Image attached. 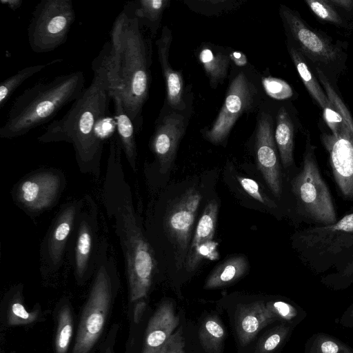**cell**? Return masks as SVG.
<instances>
[{"mask_svg":"<svg viewBox=\"0 0 353 353\" xmlns=\"http://www.w3.org/2000/svg\"><path fill=\"white\" fill-rule=\"evenodd\" d=\"M61 61V59H57L46 63L26 67L2 81L0 85V108L5 105L14 91L28 79L46 68Z\"/></svg>","mask_w":353,"mask_h":353,"instance_id":"cell-25","label":"cell"},{"mask_svg":"<svg viewBox=\"0 0 353 353\" xmlns=\"http://www.w3.org/2000/svg\"><path fill=\"white\" fill-rule=\"evenodd\" d=\"M74 19L72 1H41L34 8L28 26V40L32 50L48 52L63 44Z\"/></svg>","mask_w":353,"mask_h":353,"instance_id":"cell-6","label":"cell"},{"mask_svg":"<svg viewBox=\"0 0 353 353\" xmlns=\"http://www.w3.org/2000/svg\"><path fill=\"white\" fill-rule=\"evenodd\" d=\"M108 245L103 235L90 291L80 318L72 353H89L104 328L119 281L117 263L108 252Z\"/></svg>","mask_w":353,"mask_h":353,"instance_id":"cell-5","label":"cell"},{"mask_svg":"<svg viewBox=\"0 0 353 353\" xmlns=\"http://www.w3.org/2000/svg\"><path fill=\"white\" fill-rule=\"evenodd\" d=\"M274 139L285 168L293 163L294 126L285 108L281 107L277 114Z\"/></svg>","mask_w":353,"mask_h":353,"instance_id":"cell-23","label":"cell"},{"mask_svg":"<svg viewBox=\"0 0 353 353\" xmlns=\"http://www.w3.org/2000/svg\"><path fill=\"white\" fill-rule=\"evenodd\" d=\"M21 285L14 290L12 299L8 312V322L10 325H23L33 323L37 319V311H26L21 300Z\"/></svg>","mask_w":353,"mask_h":353,"instance_id":"cell-30","label":"cell"},{"mask_svg":"<svg viewBox=\"0 0 353 353\" xmlns=\"http://www.w3.org/2000/svg\"><path fill=\"white\" fill-rule=\"evenodd\" d=\"M122 151L118 136L113 137L101 197L122 250L130 299L135 301L147 296L158 261L134 205L131 188L124 174Z\"/></svg>","mask_w":353,"mask_h":353,"instance_id":"cell-1","label":"cell"},{"mask_svg":"<svg viewBox=\"0 0 353 353\" xmlns=\"http://www.w3.org/2000/svg\"><path fill=\"white\" fill-rule=\"evenodd\" d=\"M146 303L143 301H139L134 307V321L138 323L140 321L141 316L145 310Z\"/></svg>","mask_w":353,"mask_h":353,"instance_id":"cell-40","label":"cell"},{"mask_svg":"<svg viewBox=\"0 0 353 353\" xmlns=\"http://www.w3.org/2000/svg\"><path fill=\"white\" fill-rule=\"evenodd\" d=\"M230 58L237 66H245L248 63V59L245 54L241 52H232L230 55Z\"/></svg>","mask_w":353,"mask_h":353,"instance_id":"cell-39","label":"cell"},{"mask_svg":"<svg viewBox=\"0 0 353 353\" xmlns=\"http://www.w3.org/2000/svg\"><path fill=\"white\" fill-rule=\"evenodd\" d=\"M199 59L212 84L217 83L225 77L230 63L228 57L203 48L199 52Z\"/></svg>","mask_w":353,"mask_h":353,"instance_id":"cell-27","label":"cell"},{"mask_svg":"<svg viewBox=\"0 0 353 353\" xmlns=\"http://www.w3.org/2000/svg\"><path fill=\"white\" fill-rule=\"evenodd\" d=\"M288 328L279 326L259 341L255 353H270L274 350L285 337Z\"/></svg>","mask_w":353,"mask_h":353,"instance_id":"cell-34","label":"cell"},{"mask_svg":"<svg viewBox=\"0 0 353 353\" xmlns=\"http://www.w3.org/2000/svg\"><path fill=\"white\" fill-rule=\"evenodd\" d=\"M90 84L59 119L38 138L41 143L64 141L72 145L80 172L98 179L104 144L105 121L110 117L112 89L107 70L97 59L92 62Z\"/></svg>","mask_w":353,"mask_h":353,"instance_id":"cell-2","label":"cell"},{"mask_svg":"<svg viewBox=\"0 0 353 353\" xmlns=\"http://www.w3.org/2000/svg\"><path fill=\"white\" fill-rule=\"evenodd\" d=\"M83 204V196L68 201L53 218L39 249L40 272L43 276L57 273L62 267Z\"/></svg>","mask_w":353,"mask_h":353,"instance_id":"cell-9","label":"cell"},{"mask_svg":"<svg viewBox=\"0 0 353 353\" xmlns=\"http://www.w3.org/2000/svg\"><path fill=\"white\" fill-rule=\"evenodd\" d=\"M323 141L330 153L333 173L342 193L353 196V132L343 123L334 134H323Z\"/></svg>","mask_w":353,"mask_h":353,"instance_id":"cell-14","label":"cell"},{"mask_svg":"<svg viewBox=\"0 0 353 353\" xmlns=\"http://www.w3.org/2000/svg\"><path fill=\"white\" fill-rule=\"evenodd\" d=\"M184 131V117L176 112L165 116L157 125L150 146L160 174H165L170 170Z\"/></svg>","mask_w":353,"mask_h":353,"instance_id":"cell-16","label":"cell"},{"mask_svg":"<svg viewBox=\"0 0 353 353\" xmlns=\"http://www.w3.org/2000/svg\"><path fill=\"white\" fill-rule=\"evenodd\" d=\"M123 12L122 51L112 94L117 92L120 95L137 132L141 127V113L149 92L150 48L142 25L134 14L131 2L124 6Z\"/></svg>","mask_w":353,"mask_h":353,"instance_id":"cell-4","label":"cell"},{"mask_svg":"<svg viewBox=\"0 0 353 353\" xmlns=\"http://www.w3.org/2000/svg\"><path fill=\"white\" fill-rule=\"evenodd\" d=\"M185 341L182 329L172 334L159 353H185Z\"/></svg>","mask_w":353,"mask_h":353,"instance_id":"cell-35","label":"cell"},{"mask_svg":"<svg viewBox=\"0 0 353 353\" xmlns=\"http://www.w3.org/2000/svg\"><path fill=\"white\" fill-rule=\"evenodd\" d=\"M201 199L200 193L190 188L170 202L163 218V228L174 250L178 270L185 264L190 247L195 214Z\"/></svg>","mask_w":353,"mask_h":353,"instance_id":"cell-11","label":"cell"},{"mask_svg":"<svg viewBox=\"0 0 353 353\" xmlns=\"http://www.w3.org/2000/svg\"><path fill=\"white\" fill-rule=\"evenodd\" d=\"M172 39L170 30L165 26L161 37L156 41L157 53L165 81L168 102L172 108L183 110L185 108L182 99L183 78L181 72L173 70L168 61Z\"/></svg>","mask_w":353,"mask_h":353,"instance_id":"cell-19","label":"cell"},{"mask_svg":"<svg viewBox=\"0 0 353 353\" xmlns=\"http://www.w3.org/2000/svg\"><path fill=\"white\" fill-rule=\"evenodd\" d=\"M236 314V330L242 345L248 344L261 330L277 319L262 301L243 305Z\"/></svg>","mask_w":353,"mask_h":353,"instance_id":"cell-18","label":"cell"},{"mask_svg":"<svg viewBox=\"0 0 353 353\" xmlns=\"http://www.w3.org/2000/svg\"><path fill=\"white\" fill-rule=\"evenodd\" d=\"M112 100L114 103V119L117 136L128 163L131 169L136 172L137 149L134 123L123 107L120 95L117 92L112 93Z\"/></svg>","mask_w":353,"mask_h":353,"instance_id":"cell-21","label":"cell"},{"mask_svg":"<svg viewBox=\"0 0 353 353\" xmlns=\"http://www.w3.org/2000/svg\"><path fill=\"white\" fill-rule=\"evenodd\" d=\"M316 72L333 109L340 114L348 130L353 132V119L348 109L336 94L323 72L318 67L316 68Z\"/></svg>","mask_w":353,"mask_h":353,"instance_id":"cell-31","label":"cell"},{"mask_svg":"<svg viewBox=\"0 0 353 353\" xmlns=\"http://www.w3.org/2000/svg\"><path fill=\"white\" fill-rule=\"evenodd\" d=\"M83 199L67 255L75 279L81 283L94 273L101 243L98 205L90 194Z\"/></svg>","mask_w":353,"mask_h":353,"instance_id":"cell-8","label":"cell"},{"mask_svg":"<svg viewBox=\"0 0 353 353\" xmlns=\"http://www.w3.org/2000/svg\"><path fill=\"white\" fill-rule=\"evenodd\" d=\"M281 13L298 50L316 64H329L339 55L338 48L323 34L309 26L293 10L282 6Z\"/></svg>","mask_w":353,"mask_h":353,"instance_id":"cell-13","label":"cell"},{"mask_svg":"<svg viewBox=\"0 0 353 353\" xmlns=\"http://www.w3.org/2000/svg\"><path fill=\"white\" fill-rule=\"evenodd\" d=\"M323 113L325 121L332 131V134H336L343 123L341 117L331 108L324 109Z\"/></svg>","mask_w":353,"mask_h":353,"instance_id":"cell-37","label":"cell"},{"mask_svg":"<svg viewBox=\"0 0 353 353\" xmlns=\"http://www.w3.org/2000/svg\"><path fill=\"white\" fill-rule=\"evenodd\" d=\"M313 151L307 141L303 167L294 180L293 190L311 217L324 223H335L336 216L331 194L321 176Z\"/></svg>","mask_w":353,"mask_h":353,"instance_id":"cell-10","label":"cell"},{"mask_svg":"<svg viewBox=\"0 0 353 353\" xmlns=\"http://www.w3.org/2000/svg\"><path fill=\"white\" fill-rule=\"evenodd\" d=\"M266 305L276 317L280 316L285 319H290L294 315L293 308L285 303L281 301L270 302Z\"/></svg>","mask_w":353,"mask_h":353,"instance_id":"cell-38","label":"cell"},{"mask_svg":"<svg viewBox=\"0 0 353 353\" xmlns=\"http://www.w3.org/2000/svg\"><path fill=\"white\" fill-rule=\"evenodd\" d=\"M85 89L83 72L75 71L25 90L12 103L0 128V137L17 138L43 125L77 99Z\"/></svg>","mask_w":353,"mask_h":353,"instance_id":"cell-3","label":"cell"},{"mask_svg":"<svg viewBox=\"0 0 353 353\" xmlns=\"http://www.w3.org/2000/svg\"><path fill=\"white\" fill-rule=\"evenodd\" d=\"M73 332V319L71 310L68 305L60 309L55 337L56 353H66L69 347Z\"/></svg>","mask_w":353,"mask_h":353,"instance_id":"cell-29","label":"cell"},{"mask_svg":"<svg viewBox=\"0 0 353 353\" xmlns=\"http://www.w3.org/2000/svg\"><path fill=\"white\" fill-rule=\"evenodd\" d=\"M305 3L319 19L335 25H343V19L328 0H307Z\"/></svg>","mask_w":353,"mask_h":353,"instance_id":"cell-32","label":"cell"},{"mask_svg":"<svg viewBox=\"0 0 353 353\" xmlns=\"http://www.w3.org/2000/svg\"><path fill=\"white\" fill-rule=\"evenodd\" d=\"M169 2L167 0H140L131 4L134 14L141 25L146 23L152 27L159 21Z\"/></svg>","mask_w":353,"mask_h":353,"instance_id":"cell-28","label":"cell"},{"mask_svg":"<svg viewBox=\"0 0 353 353\" xmlns=\"http://www.w3.org/2000/svg\"><path fill=\"white\" fill-rule=\"evenodd\" d=\"M179 323L170 301L159 305L148 322L141 353H159Z\"/></svg>","mask_w":353,"mask_h":353,"instance_id":"cell-17","label":"cell"},{"mask_svg":"<svg viewBox=\"0 0 353 353\" xmlns=\"http://www.w3.org/2000/svg\"><path fill=\"white\" fill-rule=\"evenodd\" d=\"M248 267L247 259L243 255L228 259L211 272L205 281L204 288L214 289L228 285L241 277Z\"/></svg>","mask_w":353,"mask_h":353,"instance_id":"cell-22","label":"cell"},{"mask_svg":"<svg viewBox=\"0 0 353 353\" xmlns=\"http://www.w3.org/2000/svg\"><path fill=\"white\" fill-rule=\"evenodd\" d=\"M237 180L239 182L241 187L243 188V189L250 196H251L252 198H254V199L261 203H266L265 198L262 193L261 192L259 186L254 180L250 178L242 176H239L237 178Z\"/></svg>","mask_w":353,"mask_h":353,"instance_id":"cell-36","label":"cell"},{"mask_svg":"<svg viewBox=\"0 0 353 353\" xmlns=\"http://www.w3.org/2000/svg\"><path fill=\"white\" fill-rule=\"evenodd\" d=\"M262 84L266 94L274 99H287L293 94L291 86L282 79L268 77L263 79Z\"/></svg>","mask_w":353,"mask_h":353,"instance_id":"cell-33","label":"cell"},{"mask_svg":"<svg viewBox=\"0 0 353 353\" xmlns=\"http://www.w3.org/2000/svg\"><path fill=\"white\" fill-rule=\"evenodd\" d=\"M199 336L203 349L208 353H219L225 337V330L215 317L207 319L200 326Z\"/></svg>","mask_w":353,"mask_h":353,"instance_id":"cell-26","label":"cell"},{"mask_svg":"<svg viewBox=\"0 0 353 353\" xmlns=\"http://www.w3.org/2000/svg\"><path fill=\"white\" fill-rule=\"evenodd\" d=\"M217 215V202L216 200H212L205 206L192 239L184 264L188 271L192 272L197 268L201 260L200 250L205 245L212 243Z\"/></svg>","mask_w":353,"mask_h":353,"instance_id":"cell-20","label":"cell"},{"mask_svg":"<svg viewBox=\"0 0 353 353\" xmlns=\"http://www.w3.org/2000/svg\"><path fill=\"white\" fill-rule=\"evenodd\" d=\"M334 6L343 8L345 10H351L353 8V1L352 0H328Z\"/></svg>","mask_w":353,"mask_h":353,"instance_id":"cell-41","label":"cell"},{"mask_svg":"<svg viewBox=\"0 0 353 353\" xmlns=\"http://www.w3.org/2000/svg\"><path fill=\"white\" fill-rule=\"evenodd\" d=\"M67 185L65 174L56 168H40L22 177L11 190L15 205L30 217L53 208Z\"/></svg>","mask_w":353,"mask_h":353,"instance_id":"cell-7","label":"cell"},{"mask_svg":"<svg viewBox=\"0 0 353 353\" xmlns=\"http://www.w3.org/2000/svg\"><path fill=\"white\" fill-rule=\"evenodd\" d=\"M288 50L297 72L310 95L323 110L327 108L333 109L326 94L324 93L310 70L303 54L294 46H290Z\"/></svg>","mask_w":353,"mask_h":353,"instance_id":"cell-24","label":"cell"},{"mask_svg":"<svg viewBox=\"0 0 353 353\" xmlns=\"http://www.w3.org/2000/svg\"><path fill=\"white\" fill-rule=\"evenodd\" d=\"M23 1L21 0H1V3L7 6L12 10H17L22 5Z\"/></svg>","mask_w":353,"mask_h":353,"instance_id":"cell-42","label":"cell"},{"mask_svg":"<svg viewBox=\"0 0 353 353\" xmlns=\"http://www.w3.org/2000/svg\"><path fill=\"white\" fill-rule=\"evenodd\" d=\"M243 72L239 73L231 82L223 105L205 138L213 143L225 139L238 118L253 103L254 91Z\"/></svg>","mask_w":353,"mask_h":353,"instance_id":"cell-12","label":"cell"},{"mask_svg":"<svg viewBox=\"0 0 353 353\" xmlns=\"http://www.w3.org/2000/svg\"><path fill=\"white\" fill-rule=\"evenodd\" d=\"M105 353H111L110 350V349H108V350L106 351V352H105Z\"/></svg>","mask_w":353,"mask_h":353,"instance_id":"cell-43","label":"cell"},{"mask_svg":"<svg viewBox=\"0 0 353 353\" xmlns=\"http://www.w3.org/2000/svg\"><path fill=\"white\" fill-rule=\"evenodd\" d=\"M272 119L263 113L257 125L256 154L259 169L272 193L276 196L281 194V176L277 157Z\"/></svg>","mask_w":353,"mask_h":353,"instance_id":"cell-15","label":"cell"}]
</instances>
